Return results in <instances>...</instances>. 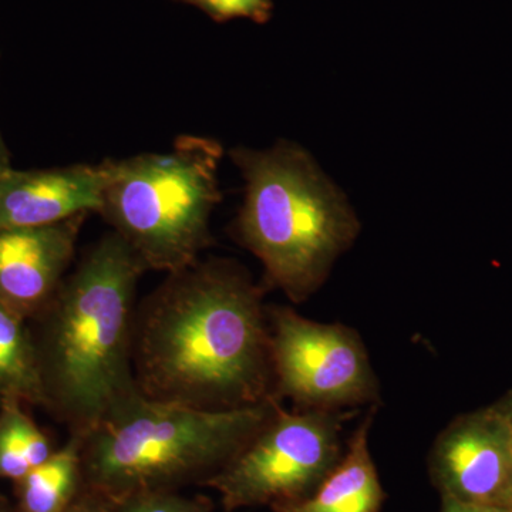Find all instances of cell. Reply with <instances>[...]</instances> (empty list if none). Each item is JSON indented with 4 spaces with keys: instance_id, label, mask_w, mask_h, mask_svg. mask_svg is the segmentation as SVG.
<instances>
[{
    "instance_id": "18",
    "label": "cell",
    "mask_w": 512,
    "mask_h": 512,
    "mask_svg": "<svg viewBox=\"0 0 512 512\" xmlns=\"http://www.w3.org/2000/svg\"><path fill=\"white\" fill-rule=\"evenodd\" d=\"M443 512H491V508L478 507V505L458 503V501L444 498Z\"/></svg>"
},
{
    "instance_id": "15",
    "label": "cell",
    "mask_w": 512,
    "mask_h": 512,
    "mask_svg": "<svg viewBox=\"0 0 512 512\" xmlns=\"http://www.w3.org/2000/svg\"><path fill=\"white\" fill-rule=\"evenodd\" d=\"M185 5L202 10L215 22L232 19H249L266 23L272 16V0H177Z\"/></svg>"
},
{
    "instance_id": "8",
    "label": "cell",
    "mask_w": 512,
    "mask_h": 512,
    "mask_svg": "<svg viewBox=\"0 0 512 512\" xmlns=\"http://www.w3.org/2000/svg\"><path fill=\"white\" fill-rule=\"evenodd\" d=\"M431 477L443 498L505 508L512 491V433L500 407L454 420L434 443Z\"/></svg>"
},
{
    "instance_id": "9",
    "label": "cell",
    "mask_w": 512,
    "mask_h": 512,
    "mask_svg": "<svg viewBox=\"0 0 512 512\" xmlns=\"http://www.w3.org/2000/svg\"><path fill=\"white\" fill-rule=\"evenodd\" d=\"M87 215L45 227L0 229V301L28 322L66 278Z\"/></svg>"
},
{
    "instance_id": "2",
    "label": "cell",
    "mask_w": 512,
    "mask_h": 512,
    "mask_svg": "<svg viewBox=\"0 0 512 512\" xmlns=\"http://www.w3.org/2000/svg\"><path fill=\"white\" fill-rule=\"evenodd\" d=\"M147 269L116 232L104 235L28 320L45 407L83 437L138 393L133 332L138 279Z\"/></svg>"
},
{
    "instance_id": "12",
    "label": "cell",
    "mask_w": 512,
    "mask_h": 512,
    "mask_svg": "<svg viewBox=\"0 0 512 512\" xmlns=\"http://www.w3.org/2000/svg\"><path fill=\"white\" fill-rule=\"evenodd\" d=\"M45 407L29 325L0 301V407Z\"/></svg>"
},
{
    "instance_id": "5",
    "label": "cell",
    "mask_w": 512,
    "mask_h": 512,
    "mask_svg": "<svg viewBox=\"0 0 512 512\" xmlns=\"http://www.w3.org/2000/svg\"><path fill=\"white\" fill-rule=\"evenodd\" d=\"M221 158L217 141L184 136L168 153L111 163L100 214L147 271H183L210 244Z\"/></svg>"
},
{
    "instance_id": "3",
    "label": "cell",
    "mask_w": 512,
    "mask_h": 512,
    "mask_svg": "<svg viewBox=\"0 0 512 512\" xmlns=\"http://www.w3.org/2000/svg\"><path fill=\"white\" fill-rule=\"evenodd\" d=\"M275 402L201 410L138 392L80 437L83 485L116 504L131 495L174 491L195 478L205 481L254 439Z\"/></svg>"
},
{
    "instance_id": "19",
    "label": "cell",
    "mask_w": 512,
    "mask_h": 512,
    "mask_svg": "<svg viewBox=\"0 0 512 512\" xmlns=\"http://www.w3.org/2000/svg\"><path fill=\"white\" fill-rule=\"evenodd\" d=\"M501 410H503V413L505 414V417H507L508 424H510V429L512 433V394L508 399H505V402L501 403L500 406Z\"/></svg>"
},
{
    "instance_id": "6",
    "label": "cell",
    "mask_w": 512,
    "mask_h": 512,
    "mask_svg": "<svg viewBox=\"0 0 512 512\" xmlns=\"http://www.w3.org/2000/svg\"><path fill=\"white\" fill-rule=\"evenodd\" d=\"M340 417L329 410L274 413L247 446L204 481L225 510L302 500L338 466Z\"/></svg>"
},
{
    "instance_id": "7",
    "label": "cell",
    "mask_w": 512,
    "mask_h": 512,
    "mask_svg": "<svg viewBox=\"0 0 512 512\" xmlns=\"http://www.w3.org/2000/svg\"><path fill=\"white\" fill-rule=\"evenodd\" d=\"M275 397L309 410L355 406L377 399V382L355 330L303 318L286 306L269 312Z\"/></svg>"
},
{
    "instance_id": "14",
    "label": "cell",
    "mask_w": 512,
    "mask_h": 512,
    "mask_svg": "<svg viewBox=\"0 0 512 512\" xmlns=\"http://www.w3.org/2000/svg\"><path fill=\"white\" fill-rule=\"evenodd\" d=\"M55 450L25 406L0 407V478L19 483Z\"/></svg>"
},
{
    "instance_id": "10",
    "label": "cell",
    "mask_w": 512,
    "mask_h": 512,
    "mask_svg": "<svg viewBox=\"0 0 512 512\" xmlns=\"http://www.w3.org/2000/svg\"><path fill=\"white\" fill-rule=\"evenodd\" d=\"M111 163L15 171L0 177V229L45 227L100 212Z\"/></svg>"
},
{
    "instance_id": "11",
    "label": "cell",
    "mask_w": 512,
    "mask_h": 512,
    "mask_svg": "<svg viewBox=\"0 0 512 512\" xmlns=\"http://www.w3.org/2000/svg\"><path fill=\"white\" fill-rule=\"evenodd\" d=\"M373 416L360 423L348 453L308 497L272 505L275 512H379L384 500L382 484L369 450Z\"/></svg>"
},
{
    "instance_id": "13",
    "label": "cell",
    "mask_w": 512,
    "mask_h": 512,
    "mask_svg": "<svg viewBox=\"0 0 512 512\" xmlns=\"http://www.w3.org/2000/svg\"><path fill=\"white\" fill-rule=\"evenodd\" d=\"M82 485V439L70 436L62 448L19 481L18 512H66Z\"/></svg>"
},
{
    "instance_id": "20",
    "label": "cell",
    "mask_w": 512,
    "mask_h": 512,
    "mask_svg": "<svg viewBox=\"0 0 512 512\" xmlns=\"http://www.w3.org/2000/svg\"><path fill=\"white\" fill-rule=\"evenodd\" d=\"M8 157H6L5 148L2 146V141H0V177L9 170Z\"/></svg>"
},
{
    "instance_id": "4",
    "label": "cell",
    "mask_w": 512,
    "mask_h": 512,
    "mask_svg": "<svg viewBox=\"0 0 512 512\" xmlns=\"http://www.w3.org/2000/svg\"><path fill=\"white\" fill-rule=\"evenodd\" d=\"M231 157L247 185L235 224L239 242L264 265L269 288L281 289L293 302L305 301L355 241V212L296 144L235 148Z\"/></svg>"
},
{
    "instance_id": "16",
    "label": "cell",
    "mask_w": 512,
    "mask_h": 512,
    "mask_svg": "<svg viewBox=\"0 0 512 512\" xmlns=\"http://www.w3.org/2000/svg\"><path fill=\"white\" fill-rule=\"evenodd\" d=\"M111 512H210V508L204 500L181 497L174 491H151L111 504Z\"/></svg>"
},
{
    "instance_id": "21",
    "label": "cell",
    "mask_w": 512,
    "mask_h": 512,
    "mask_svg": "<svg viewBox=\"0 0 512 512\" xmlns=\"http://www.w3.org/2000/svg\"><path fill=\"white\" fill-rule=\"evenodd\" d=\"M0 512H18L15 510H12V508L9 507L8 503H6L3 498H0Z\"/></svg>"
},
{
    "instance_id": "1",
    "label": "cell",
    "mask_w": 512,
    "mask_h": 512,
    "mask_svg": "<svg viewBox=\"0 0 512 512\" xmlns=\"http://www.w3.org/2000/svg\"><path fill=\"white\" fill-rule=\"evenodd\" d=\"M261 288L228 261L168 275L136 309L133 370L156 402L231 410L274 399Z\"/></svg>"
},
{
    "instance_id": "17",
    "label": "cell",
    "mask_w": 512,
    "mask_h": 512,
    "mask_svg": "<svg viewBox=\"0 0 512 512\" xmlns=\"http://www.w3.org/2000/svg\"><path fill=\"white\" fill-rule=\"evenodd\" d=\"M66 512H111V504L99 495L87 491L83 497H77Z\"/></svg>"
}]
</instances>
